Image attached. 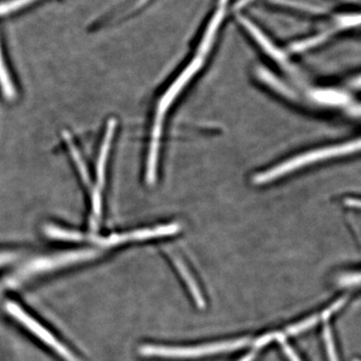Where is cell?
Listing matches in <instances>:
<instances>
[{"instance_id": "cell-1", "label": "cell", "mask_w": 361, "mask_h": 361, "mask_svg": "<svg viewBox=\"0 0 361 361\" xmlns=\"http://www.w3.org/2000/svg\"><path fill=\"white\" fill-rule=\"evenodd\" d=\"M233 7H234L233 0H214L213 6L211 7L203 28H202L200 39L197 44L193 56L188 61L184 70L180 71L177 78L164 92L160 101L157 104L151 142H149L148 161H147V182L149 184H154L156 180L159 151H160L161 134H163L166 116H167L171 106L174 104L176 99H178L180 92L196 77L197 73L203 68L206 61L210 58L214 47L218 42L221 30L224 26L227 18H229L230 13H233Z\"/></svg>"}, {"instance_id": "cell-2", "label": "cell", "mask_w": 361, "mask_h": 361, "mask_svg": "<svg viewBox=\"0 0 361 361\" xmlns=\"http://www.w3.org/2000/svg\"><path fill=\"white\" fill-rule=\"evenodd\" d=\"M360 140H356V141L343 142V144L336 145V146L324 147V148L306 152V153L293 157L283 163L278 164L274 167L270 168L269 170L258 173L254 176L253 183L255 185L268 184V183L276 180L285 175L290 174L297 170H300L301 168L312 165L318 161L329 160V159L336 158V157L350 155V154L360 151Z\"/></svg>"}, {"instance_id": "cell-3", "label": "cell", "mask_w": 361, "mask_h": 361, "mask_svg": "<svg viewBox=\"0 0 361 361\" xmlns=\"http://www.w3.org/2000/svg\"><path fill=\"white\" fill-rule=\"evenodd\" d=\"M250 343L249 339H238V341L220 342L210 345L199 346V348H160V346H142L140 353L142 356H158V357H198L224 353V351L237 350L246 348Z\"/></svg>"}, {"instance_id": "cell-4", "label": "cell", "mask_w": 361, "mask_h": 361, "mask_svg": "<svg viewBox=\"0 0 361 361\" xmlns=\"http://www.w3.org/2000/svg\"><path fill=\"white\" fill-rule=\"evenodd\" d=\"M6 310L13 318L18 320V322L21 323L23 326H25L30 332H32L35 336L39 337L40 341L44 342L52 350L56 351L61 358L66 361H82L78 360L77 356L73 355L66 345H63L56 336H52L49 330L42 326L37 320L30 317L25 311L21 310L18 304L6 302Z\"/></svg>"}, {"instance_id": "cell-5", "label": "cell", "mask_w": 361, "mask_h": 361, "mask_svg": "<svg viewBox=\"0 0 361 361\" xmlns=\"http://www.w3.org/2000/svg\"><path fill=\"white\" fill-rule=\"evenodd\" d=\"M180 230V226L173 223V224L159 226V227L149 228V229L137 230L126 234L114 235L110 238L104 239L102 243L106 246L118 245L126 242L142 241V240L158 238V237L170 236L179 232Z\"/></svg>"}, {"instance_id": "cell-6", "label": "cell", "mask_w": 361, "mask_h": 361, "mask_svg": "<svg viewBox=\"0 0 361 361\" xmlns=\"http://www.w3.org/2000/svg\"><path fill=\"white\" fill-rule=\"evenodd\" d=\"M94 255H96V252L90 250L70 252V253L61 254L56 257L37 261L33 264L28 266L26 272L32 274V273L42 272V271L56 269L61 266L87 260V259L94 257Z\"/></svg>"}, {"instance_id": "cell-7", "label": "cell", "mask_w": 361, "mask_h": 361, "mask_svg": "<svg viewBox=\"0 0 361 361\" xmlns=\"http://www.w3.org/2000/svg\"><path fill=\"white\" fill-rule=\"evenodd\" d=\"M116 121L110 120L106 126V134H104L103 144H102L101 151H99V159H97V189H103L104 180H106V165L108 160L109 151H110L111 140L116 130Z\"/></svg>"}, {"instance_id": "cell-8", "label": "cell", "mask_w": 361, "mask_h": 361, "mask_svg": "<svg viewBox=\"0 0 361 361\" xmlns=\"http://www.w3.org/2000/svg\"><path fill=\"white\" fill-rule=\"evenodd\" d=\"M173 260H174V263L176 266H177L178 269H179L180 275H182V277L184 278L188 287H189L190 290H191L192 294H193L195 300H196L197 304H198L200 307H204L203 297H202L200 291H199L196 282L194 281L193 278H192L191 275H190V272L188 271L186 266L183 264L182 261H180L179 258L174 257L173 258Z\"/></svg>"}, {"instance_id": "cell-9", "label": "cell", "mask_w": 361, "mask_h": 361, "mask_svg": "<svg viewBox=\"0 0 361 361\" xmlns=\"http://www.w3.org/2000/svg\"><path fill=\"white\" fill-rule=\"evenodd\" d=\"M63 135H65L66 144H68L71 156L73 157V160L75 161V165H77L78 171H80V176H82L85 184L87 185V186H90V180L89 173H87V168H85L82 157H80V153H78V149L75 148V144H73V140L71 139L70 135H68V133H65Z\"/></svg>"}, {"instance_id": "cell-10", "label": "cell", "mask_w": 361, "mask_h": 361, "mask_svg": "<svg viewBox=\"0 0 361 361\" xmlns=\"http://www.w3.org/2000/svg\"><path fill=\"white\" fill-rule=\"evenodd\" d=\"M45 232H47L49 236L52 237V238L68 240V241H78V240L84 238V237L78 234V233L66 231V230L59 229V228L52 227V226L47 227Z\"/></svg>"}, {"instance_id": "cell-11", "label": "cell", "mask_w": 361, "mask_h": 361, "mask_svg": "<svg viewBox=\"0 0 361 361\" xmlns=\"http://www.w3.org/2000/svg\"><path fill=\"white\" fill-rule=\"evenodd\" d=\"M0 85H1L4 96L7 99H13L14 97L13 85L11 84L8 75H7L6 66H4V61H2L1 54H0Z\"/></svg>"}, {"instance_id": "cell-12", "label": "cell", "mask_w": 361, "mask_h": 361, "mask_svg": "<svg viewBox=\"0 0 361 361\" xmlns=\"http://www.w3.org/2000/svg\"><path fill=\"white\" fill-rule=\"evenodd\" d=\"M319 319L320 316H314V317H311L305 322L293 325L290 329H287L286 336H296V334H301V332L305 331V330L310 329V327L315 325L316 323L319 322Z\"/></svg>"}, {"instance_id": "cell-13", "label": "cell", "mask_w": 361, "mask_h": 361, "mask_svg": "<svg viewBox=\"0 0 361 361\" xmlns=\"http://www.w3.org/2000/svg\"><path fill=\"white\" fill-rule=\"evenodd\" d=\"M324 341L326 344L327 353H329L330 361H338L337 358L336 348H334V339H332L331 331L329 325L324 327Z\"/></svg>"}, {"instance_id": "cell-14", "label": "cell", "mask_w": 361, "mask_h": 361, "mask_svg": "<svg viewBox=\"0 0 361 361\" xmlns=\"http://www.w3.org/2000/svg\"><path fill=\"white\" fill-rule=\"evenodd\" d=\"M345 297H342V298L337 300L336 302L332 304L329 308H327V310L320 315V319L326 320L327 318H329V316L334 314V313L336 312L337 310H341L342 306H343V304L345 303Z\"/></svg>"}, {"instance_id": "cell-15", "label": "cell", "mask_w": 361, "mask_h": 361, "mask_svg": "<svg viewBox=\"0 0 361 361\" xmlns=\"http://www.w3.org/2000/svg\"><path fill=\"white\" fill-rule=\"evenodd\" d=\"M283 336V334H267V336L261 337L260 339H258L257 341H255V343H254V345H255L256 348H262V346H265L266 344L269 343V342L274 341V339H279L280 337Z\"/></svg>"}, {"instance_id": "cell-16", "label": "cell", "mask_w": 361, "mask_h": 361, "mask_svg": "<svg viewBox=\"0 0 361 361\" xmlns=\"http://www.w3.org/2000/svg\"><path fill=\"white\" fill-rule=\"evenodd\" d=\"M341 285L343 286H350V285H355L360 283V274H350L345 275L339 280Z\"/></svg>"}, {"instance_id": "cell-17", "label": "cell", "mask_w": 361, "mask_h": 361, "mask_svg": "<svg viewBox=\"0 0 361 361\" xmlns=\"http://www.w3.org/2000/svg\"><path fill=\"white\" fill-rule=\"evenodd\" d=\"M278 341L281 342L282 345H283L285 353H286V355L288 356L289 360L291 361H301L299 360L298 356L296 355V353H294L293 349H292L290 346H289L288 344L285 342V338L280 339V341Z\"/></svg>"}, {"instance_id": "cell-18", "label": "cell", "mask_w": 361, "mask_h": 361, "mask_svg": "<svg viewBox=\"0 0 361 361\" xmlns=\"http://www.w3.org/2000/svg\"><path fill=\"white\" fill-rule=\"evenodd\" d=\"M336 4H342V6H355V0H329Z\"/></svg>"}, {"instance_id": "cell-19", "label": "cell", "mask_w": 361, "mask_h": 361, "mask_svg": "<svg viewBox=\"0 0 361 361\" xmlns=\"http://www.w3.org/2000/svg\"><path fill=\"white\" fill-rule=\"evenodd\" d=\"M11 258L13 257H11V256L9 255V254H4V255H0V264H1V263L7 262V261L11 260Z\"/></svg>"}, {"instance_id": "cell-20", "label": "cell", "mask_w": 361, "mask_h": 361, "mask_svg": "<svg viewBox=\"0 0 361 361\" xmlns=\"http://www.w3.org/2000/svg\"><path fill=\"white\" fill-rule=\"evenodd\" d=\"M254 357H255V353H249L248 355H246L245 357L243 358V360L240 361H252L254 360Z\"/></svg>"}]
</instances>
